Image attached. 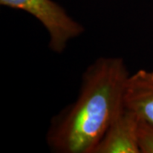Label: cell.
Here are the masks:
<instances>
[{
	"mask_svg": "<svg viewBox=\"0 0 153 153\" xmlns=\"http://www.w3.org/2000/svg\"><path fill=\"white\" fill-rule=\"evenodd\" d=\"M129 75L121 57L102 56L88 66L76 100L50 121L46 134L49 150L55 153H93L124 110Z\"/></svg>",
	"mask_w": 153,
	"mask_h": 153,
	"instance_id": "cell-1",
	"label": "cell"
},
{
	"mask_svg": "<svg viewBox=\"0 0 153 153\" xmlns=\"http://www.w3.org/2000/svg\"><path fill=\"white\" fill-rule=\"evenodd\" d=\"M0 4L27 12L36 18L49 35V48L60 55L69 42L84 33L85 28L53 0H0Z\"/></svg>",
	"mask_w": 153,
	"mask_h": 153,
	"instance_id": "cell-2",
	"label": "cell"
},
{
	"mask_svg": "<svg viewBox=\"0 0 153 153\" xmlns=\"http://www.w3.org/2000/svg\"><path fill=\"white\" fill-rule=\"evenodd\" d=\"M138 124L136 116L124 108L105 133L93 153H140Z\"/></svg>",
	"mask_w": 153,
	"mask_h": 153,
	"instance_id": "cell-3",
	"label": "cell"
},
{
	"mask_svg": "<svg viewBox=\"0 0 153 153\" xmlns=\"http://www.w3.org/2000/svg\"><path fill=\"white\" fill-rule=\"evenodd\" d=\"M124 108L139 120L153 125V71L140 69L128 76Z\"/></svg>",
	"mask_w": 153,
	"mask_h": 153,
	"instance_id": "cell-4",
	"label": "cell"
},
{
	"mask_svg": "<svg viewBox=\"0 0 153 153\" xmlns=\"http://www.w3.org/2000/svg\"><path fill=\"white\" fill-rule=\"evenodd\" d=\"M138 146L140 153H153V125L139 120Z\"/></svg>",
	"mask_w": 153,
	"mask_h": 153,
	"instance_id": "cell-5",
	"label": "cell"
}]
</instances>
